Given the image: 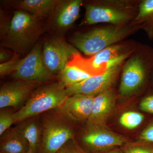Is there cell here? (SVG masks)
Here are the masks:
<instances>
[{
    "mask_svg": "<svg viewBox=\"0 0 153 153\" xmlns=\"http://www.w3.org/2000/svg\"><path fill=\"white\" fill-rule=\"evenodd\" d=\"M81 0H68L59 1L54 10L53 25L59 29L70 27L78 19Z\"/></svg>",
    "mask_w": 153,
    "mask_h": 153,
    "instance_id": "obj_15",
    "label": "cell"
},
{
    "mask_svg": "<svg viewBox=\"0 0 153 153\" xmlns=\"http://www.w3.org/2000/svg\"><path fill=\"white\" fill-rule=\"evenodd\" d=\"M29 143L27 153H38L42 143L43 128L40 115L25 120L16 126Z\"/></svg>",
    "mask_w": 153,
    "mask_h": 153,
    "instance_id": "obj_16",
    "label": "cell"
},
{
    "mask_svg": "<svg viewBox=\"0 0 153 153\" xmlns=\"http://www.w3.org/2000/svg\"><path fill=\"white\" fill-rule=\"evenodd\" d=\"M79 53L76 48L60 36H53L46 40L42 51L44 63L53 74L59 73L66 66L73 55Z\"/></svg>",
    "mask_w": 153,
    "mask_h": 153,
    "instance_id": "obj_9",
    "label": "cell"
},
{
    "mask_svg": "<svg viewBox=\"0 0 153 153\" xmlns=\"http://www.w3.org/2000/svg\"><path fill=\"white\" fill-rule=\"evenodd\" d=\"M130 24L143 30L149 40H153V0L140 1L137 14Z\"/></svg>",
    "mask_w": 153,
    "mask_h": 153,
    "instance_id": "obj_18",
    "label": "cell"
},
{
    "mask_svg": "<svg viewBox=\"0 0 153 153\" xmlns=\"http://www.w3.org/2000/svg\"><path fill=\"white\" fill-rule=\"evenodd\" d=\"M42 143L38 153H57L70 140L74 139L72 122L56 108L40 115Z\"/></svg>",
    "mask_w": 153,
    "mask_h": 153,
    "instance_id": "obj_5",
    "label": "cell"
},
{
    "mask_svg": "<svg viewBox=\"0 0 153 153\" xmlns=\"http://www.w3.org/2000/svg\"><path fill=\"white\" fill-rule=\"evenodd\" d=\"M99 153H123L122 151L118 149H117L116 148L114 149H111L109 150L105 151V152H102Z\"/></svg>",
    "mask_w": 153,
    "mask_h": 153,
    "instance_id": "obj_29",
    "label": "cell"
},
{
    "mask_svg": "<svg viewBox=\"0 0 153 153\" xmlns=\"http://www.w3.org/2000/svg\"><path fill=\"white\" fill-rule=\"evenodd\" d=\"M12 57L8 52L3 51V50H1V53H0V60H1V62L8 61V60H10Z\"/></svg>",
    "mask_w": 153,
    "mask_h": 153,
    "instance_id": "obj_28",
    "label": "cell"
},
{
    "mask_svg": "<svg viewBox=\"0 0 153 153\" xmlns=\"http://www.w3.org/2000/svg\"><path fill=\"white\" fill-rule=\"evenodd\" d=\"M144 119L142 114L136 111H127L123 114L119 119L121 125L128 129H133L139 126Z\"/></svg>",
    "mask_w": 153,
    "mask_h": 153,
    "instance_id": "obj_21",
    "label": "cell"
},
{
    "mask_svg": "<svg viewBox=\"0 0 153 153\" xmlns=\"http://www.w3.org/2000/svg\"><path fill=\"white\" fill-rule=\"evenodd\" d=\"M153 70V51L148 48L143 55H134L126 61L122 68L119 92L122 96L131 95L138 90Z\"/></svg>",
    "mask_w": 153,
    "mask_h": 153,
    "instance_id": "obj_7",
    "label": "cell"
},
{
    "mask_svg": "<svg viewBox=\"0 0 153 153\" xmlns=\"http://www.w3.org/2000/svg\"><path fill=\"white\" fill-rule=\"evenodd\" d=\"M68 97L66 88L58 82L38 86L30 94L25 104L14 113V123H19L29 118L57 108Z\"/></svg>",
    "mask_w": 153,
    "mask_h": 153,
    "instance_id": "obj_3",
    "label": "cell"
},
{
    "mask_svg": "<svg viewBox=\"0 0 153 153\" xmlns=\"http://www.w3.org/2000/svg\"><path fill=\"white\" fill-rule=\"evenodd\" d=\"M13 114L8 110L2 108L0 111V136L10 128L11 126L14 123Z\"/></svg>",
    "mask_w": 153,
    "mask_h": 153,
    "instance_id": "obj_23",
    "label": "cell"
},
{
    "mask_svg": "<svg viewBox=\"0 0 153 153\" xmlns=\"http://www.w3.org/2000/svg\"><path fill=\"white\" fill-rule=\"evenodd\" d=\"M59 1L56 0H25L18 7L38 18L45 17L54 12Z\"/></svg>",
    "mask_w": 153,
    "mask_h": 153,
    "instance_id": "obj_19",
    "label": "cell"
},
{
    "mask_svg": "<svg viewBox=\"0 0 153 153\" xmlns=\"http://www.w3.org/2000/svg\"><path fill=\"white\" fill-rule=\"evenodd\" d=\"M40 83L19 80L3 85L0 89V108L16 107L22 104Z\"/></svg>",
    "mask_w": 153,
    "mask_h": 153,
    "instance_id": "obj_13",
    "label": "cell"
},
{
    "mask_svg": "<svg viewBox=\"0 0 153 153\" xmlns=\"http://www.w3.org/2000/svg\"><path fill=\"white\" fill-rule=\"evenodd\" d=\"M134 50L123 44H114L88 58L79 53L73 55L67 65L79 68L91 76L100 75L108 68L122 64Z\"/></svg>",
    "mask_w": 153,
    "mask_h": 153,
    "instance_id": "obj_6",
    "label": "cell"
},
{
    "mask_svg": "<svg viewBox=\"0 0 153 153\" xmlns=\"http://www.w3.org/2000/svg\"><path fill=\"white\" fill-rule=\"evenodd\" d=\"M0 153H2V152H0Z\"/></svg>",
    "mask_w": 153,
    "mask_h": 153,
    "instance_id": "obj_30",
    "label": "cell"
},
{
    "mask_svg": "<svg viewBox=\"0 0 153 153\" xmlns=\"http://www.w3.org/2000/svg\"><path fill=\"white\" fill-rule=\"evenodd\" d=\"M29 143L16 126L7 130L1 136L0 150L3 153H27Z\"/></svg>",
    "mask_w": 153,
    "mask_h": 153,
    "instance_id": "obj_17",
    "label": "cell"
},
{
    "mask_svg": "<svg viewBox=\"0 0 153 153\" xmlns=\"http://www.w3.org/2000/svg\"><path fill=\"white\" fill-rule=\"evenodd\" d=\"M94 97L82 94L68 97L61 106L56 108L71 122L86 121L92 111Z\"/></svg>",
    "mask_w": 153,
    "mask_h": 153,
    "instance_id": "obj_12",
    "label": "cell"
},
{
    "mask_svg": "<svg viewBox=\"0 0 153 153\" xmlns=\"http://www.w3.org/2000/svg\"><path fill=\"white\" fill-rule=\"evenodd\" d=\"M115 102L116 94L112 88L95 97L91 114L86 122L87 126H104L114 108Z\"/></svg>",
    "mask_w": 153,
    "mask_h": 153,
    "instance_id": "obj_14",
    "label": "cell"
},
{
    "mask_svg": "<svg viewBox=\"0 0 153 153\" xmlns=\"http://www.w3.org/2000/svg\"><path fill=\"white\" fill-rule=\"evenodd\" d=\"M42 51L40 44L35 45L26 57L19 60L12 72V76L19 80L39 83L47 82L52 79L53 74L44 63Z\"/></svg>",
    "mask_w": 153,
    "mask_h": 153,
    "instance_id": "obj_8",
    "label": "cell"
},
{
    "mask_svg": "<svg viewBox=\"0 0 153 153\" xmlns=\"http://www.w3.org/2000/svg\"><path fill=\"white\" fill-rule=\"evenodd\" d=\"M130 24L125 26L110 25L94 28L85 33H76L70 41L85 55L92 56L132 35L139 30Z\"/></svg>",
    "mask_w": 153,
    "mask_h": 153,
    "instance_id": "obj_2",
    "label": "cell"
},
{
    "mask_svg": "<svg viewBox=\"0 0 153 153\" xmlns=\"http://www.w3.org/2000/svg\"><path fill=\"white\" fill-rule=\"evenodd\" d=\"M139 140L140 141L153 143V121L142 132Z\"/></svg>",
    "mask_w": 153,
    "mask_h": 153,
    "instance_id": "obj_26",
    "label": "cell"
},
{
    "mask_svg": "<svg viewBox=\"0 0 153 153\" xmlns=\"http://www.w3.org/2000/svg\"><path fill=\"white\" fill-rule=\"evenodd\" d=\"M122 65L108 68L103 74L91 76L82 82L66 88L68 96L82 94L95 97L111 88L120 72Z\"/></svg>",
    "mask_w": 153,
    "mask_h": 153,
    "instance_id": "obj_11",
    "label": "cell"
},
{
    "mask_svg": "<svg viewBox=\"0 0 153 153\" xmlns=\"http://www.w3.org/2000/svg\"><path fill=\"white\" fill-rule=\"evenodd\" d=\"M141 110L153 114V94H151L143 99L140 104Z\"/></svg>",
    "mask_w": 153,
    "mask_h": 153,
    "instance_id": "obj_27",
    "label": "cell"
},
{
    "mask_svg": "<svg viewBox=\"0 0 153 153\" xmlns=\"http://www.w3.org/2000/svg\"><path fill=\"white\" fill-rule=\"evenodd\" d=\"M139 3L129 0H102L89 3L85 6V17L82 24L129 25L137 14Z\"/></svg>",
    "mask_w": 153,
    "mask_h": 153,
    "instance_id": "obj_1",
    "label": "cell"
},
{
    "mask_svg": "<svg viewBox=\"0 0 153 153\" xmlns=\"http://www.w3.org/2000/svg\"><path fill=\"white\" fill-rule=\"evenodd\" d=\"M19 55L15 53L10 60L1 63L0 73L1 75H5L13 72L19 61Z\"/></svg>",
    "mask_w": 153,
    "mask_h": 153,
    "instance_id": "obj_24",
    "label": "cell"
},
{
    "mask_svg": "<svg viewBox=\"0 0 153 153\" xmlns=\"http://www.w3.org/2000/svg\"><path fill=\"white\" fill-rule=\"evenodd\" d=\"M57 153H88L75 140L72 139L65 144Z\"/></svg>",
    "mask_w": 153,
    "mask_h": 153,
    "instance_id": "obj_25",
    "label": "cell"
},
{
    "mask_svg": "<svg viewBox=\"0 0 153 153\" xmlns=\"http://www.w3.org/2000/svg\"><path fill=\"white\" fill-rule=\"evenodd\" d=\"M86 147L96 153L122 146L128 142L125 138L111 131L104 126H88L81 137Z\"/></svg>",
    "mask_w": 153,
    "mask_h": 153,
    "instance_id": "obj_10",
    "label": "cell"
},
{
    "mask_svg": "<svg viewBox=\"0 0 153 153\" xmlns=\"http://www.w3.org/2000/svg\"><path fill=\"white\" fill-rule=\"evenodd\" d=\"M123 153H153V143L127 142L122 146Z\"/></svg>",
    "mask_w": 153,
    "mask_h": 153,
    "instance_id": "obj_22",
    "label": "cell"
},
{
    "mask_svg": "<svg viewBox=\"0 0 153 153\" xmlns=\"http://www.w3.org/2000/svg\"><path fill=\"white\" fill-rule=\"evenodd\" d=\"M81 69L73 66H66L57 74L58 82L65 88L82 82L90 77Z\"/></svg>",
    "mask_w": 153,
    "mask_h": 153,
    "instance_id": "obj_20",
    "label": "cell"
},
{
    "mask_svg": "<svg viewBox=\"0 0 153 153\" xmlns=\"http://www.w3.org/2000/svg\"><path fill=\"white\" fill-rule=\"evenodd\" d=\"M38 17L25 11L14 12L6 32L4 47L18 54H23L42 33Z\"/></svg>",
    "mask_w": 153,
    "mask_h": 153,
    "instance_id": "obj_4",
    "label": "cell"
}]
</instances>
